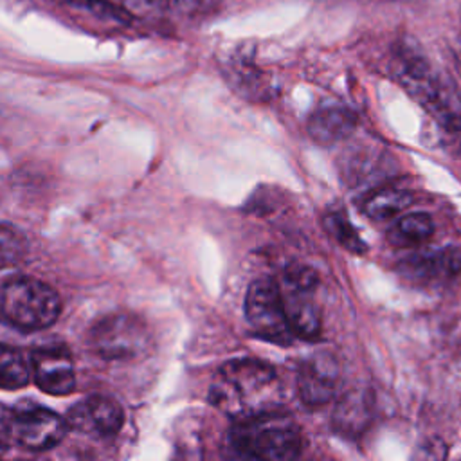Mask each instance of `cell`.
<instances>
[{"instance_id": "6da1fadb", "label": "cell", "mask_w": 461, "mask_h": 461, "mask_svg": "<svg viewBox=\"0 0 461 461\" xmlns=\"http://www.w3.org/2000/svg\"><path fill=\"white\" fill-rule=\"evenodd\" d=\"M276 384V371L258 358H234L223 364L211 385L209 398L223 412L241 418L265 409L267 394Z\"/></svg>"}, {"instance_id": "7a4b0ae2", "label": "cell", "mask_w": 461, "mask_h": 461, "mask_svg": "<svg viewBox=\"0 0 461 461\" xmlns=\"http://www.w3.org/2000/svg\"><path fill=\"white\" fill-rule=\"evenodd\" d=\"M229 439L238 456L265 461L294 459L303 447L299 427L276 411L236 418Z\"/></svg>"}, {"instance_id": "3957f363", "label": "cell", "mask_w": 461, "mask_h": 461, "mask_svg": "<svg viewBox=\"0 0 461 461\" xmlns=\"http://www.w3.org/2000/svg\"><path fill=\"white\" fill-rule=\"evenodd\" d=\"M394 76L400 85L420 101L441 124L461 126V103L456 92L432 70L427 58L411 45L400 47L393 59Z\"/></svg>"}, {"instance_id": "277c9868", "label": "cell", "mask_w": 461, "mask_h": 461, "mask_svg": "<svg viewBox=\"0 0 461 461\" xmlns=\"http://www.w3.org/2000/svg\"><path fill=\"white\" fill-rule=\"evenodd\" d=\"M0 312L18 330H45L58 321L61 299L50 285L40 279L16 277L2 288Z\"/></svg>"}, {"instance_id": "5b68a950", "label": "cell", "mask_w": 461, "mask_h": 461, "mask_svg": "<svg viewBox=\"0 0 461 461\" xmlns=\"http://www.w3.org/2000/svg\"><path fill=\"white\" fill-rule=\"evenodd\" d=\"M317 285V274L303 265L288 267L277 285L288 328L303 340H315L322 330V313L315 299Z\"/></svg>"}, {"instance_id": "8992f818", "label": "cell", "mask_w": 461, "mask_h": 461, "mask_svg": "<svg viewBox=\"0 0 461 461\" xmlns=\"http://www.w3.org/2000/svg\"><path fill=\"white\" fill-rule=\"evenodd\" d=\"M90 346L104 360L133 362L144 358L151 346L146 322L131 313H112L90 328Z\"/></svg>"}, {"instance_id": "52a82bcc", "label": "cell", "mask_w": 461, "mask_h": 461, "mask_svg": "<svg viewBox=\"0 0 461 461\" xmlns=\"http://www.w3.org/2000/svg\"><path fill=\"white\" fill-rule=\"evenodd\" d=\"M245 317L254 333L270 342L285 346L294 339L285 317L279 286L274 279L259 277L249 285Z\"/></svg>"}, {"instance_id": "ba28073f", "label": "cell", "mask_w": 461, "mask_h": 461, "mask_svg": "<svg viewBox=\"0 0 461 461\" xmlns=\"http://www.w3.org/2000/svg\"><path fill=\"white\" fill-rule=\"evenodd\" d=\"M7 427L14 441L31 452H41L59 445L68 430L67 420L45 407H29L11 412Z\"/></svg>"}, {"instance_id": "9c48e42d", "label": "cell", "mask_w": 461, "mask_h": 461, "mask_svg": "<svg viewBox=\"0 0 461 461\" xmlns=\"http://www.w3.org/2000/svg\"><path fill=\"white\" fill-rule=\"evenodd\" d=\"M340 380L337 357L330 351H315L299 364L295 384L306 405H322L337 396Z\"/></svg>"}, {"instance_id": "30bf717a", "label": "cell", "mask_w": 461, "mask_h": 461, "mask_svg": "<svg viewBox=\"0 0 461 461\" xmlns=\"http://www.w3.org/2000/svg\"><path fill=\"white\" fill-rule=\"evenodd\" d=\"M31 367L36 385L52 396H65L76 387L74 362L67 346L45 344L31 351Z\"/></svg>"}, {"instance_id": "8fae6325", "label": "cell", "mask_w": 461, "mask_h": 461, "mask_svg": "<svg viewBox=\"0 0 461 461\" xmlns=\"http://www.w3.org/2000/svg\"><path fill=\"white\" fill-rule=\"evenodd\" d=\"M67 423L76 432L95 439H104L113 438L121 430L124 423V412L115 400L103 394H92L77 402L68 411Z\"/></svg>"}, {"instance_id": "7c38bea8", "label": "cell", "mask_w": 461, "mask_h": 461, "mask_svg": "<svg viewBox=\"0 0 461 461\" xmlns=\"http://www.w3.org/2000/svg\"><path fill=\"white\" fill-rule=\"evenodd\" d=\"M373 394L367 387L344 393L333 411V429L348 438L360 436L373 418Z\"/></svg>"}, {"instance_id": "4fadbf2b", "label": "cell", "mask_w": 461, "mask_h": 461, "mask_svg": "<svg viewBox=\"0 0 461 461\" xmlns=\"http://www.w3.org/2000/svg\"><path fill=\"white\" fill-rule=\"evenodd\" d=\"M402 272L416 281H447L461 272V250L447 247L436 252L407 258Z\"/></svg>"}, {"instance_id": "5bb4252c", "label": "cell", "mask_w": 461, "mask_h": 461, "mask_svg": "<svg viewBox=\"0 0 461 461\" xmlns=\"http://www.w3.org/2000/svg\"><path fill=\"white\" fill-rule=\"evenodd\" d=\"M355 128L357 115L344 106H324L313 112L308 119L310 137L322 146H331L349 139Z\"/></svg>"}, {"instance_id": "9a60e30c", "label": "cell", "mask_w": 461, "mask_h": 461, "mask_svg": "<svg viewBox=\"0 0 461 461\" xmlns=\"http://www.w3.org/2000/svg\"><path fill=\"white\" fill-rule=\"evenodd\" d=\"M434 234V221L427 212H409L402 216L387 232V240L396 247L425 243Z\"/></svg>"}, {"instance_id": "2e32d148", "label": "cell", "mask_w": 461, "mask_h": 461, "mask_svg": "<svg viewBox=\"0 0 461 461\" xmlns=\"http://www.w3.org/2000/svg\"><path fill=\"white\" fill-rule=\"evenodd\" d=\"M412 203V194L402 187H385L373 193L364 202V212L373 220H387L402 211H405Z\"/></svg>"}, {"instance_id": "e0dca14e", "label": "cell", "mask_w": 461, "mask_h": 461, "mask_svg": "<svg viewBox=\"0 0 461 461\" xmlns=\"http://www.w3.org/2000/svg\"><path fill=\"white\" fill-rule=\"evenodd\" d=\"M31 371L25 355L13 346L0 342V389L13 391L29 384Z\"/></svg>"}, {"instance_id": "ac0fdd59", "label": "cell", "mask_w": 461, "mask_h": 461, "mask_svg": "<svg viewBox=\"0 0 461 461\" xmlns=\"http://www.w3.org/2000/svg\"><path fill=\"white\" fill-rule=\"evenodd\" d=\"M230 81L241 94H247L250 97L265 95L268 86L263 79L261 70H258L249 59H243V56H238L230 61Z\"/></svg>"}, {"instance_id": "d6986e66", "label": "cell", "mask_w": 461, "mask_h": 461, "mask_svg": "<svg viewBox=\"0 0 461 461\" xmlns=\"http://www.w3.org/2000/svg\"><path fill=\"white\" fill-rule=\"evenodd\" d=\"M27 256V240L13 225L0 223V272L20 265Z\"/></svg>"}, {"instance_id": "ffe728a7", "label": "cell", "mask_w": 461, "mask_h": 461, "mask_svg": "<svg viewBox=\"0 0 461 461\" xmlns=\"http://www.w3.org/2000/svg\"><path fill=\"white\" fill-rule=\"evenodd\" d=\"M326 230L331 234V238L342 245L344 249H348L349 252L355 254H362L366 252V243L360 238V234L357 232V229L349 223V220L342 214V212H331L326 214L322 220Z\"/></svg>"}, {"instance_id": "44dd1931", "label": "cell", "mask_w": 461, "mask_h": 461, "mask_svg": "<svg viewBox=\"0 0 461 461\" xmlns=\"http://www.w3.org/2000/svg\"><path fill=\"white\" fill-rule=\"evenodd\" d=\"M74 2H77L86 11L97 14L101 18H110V20H115V22H126L128 20V14L124 11L117 9L115 5H112L104 0H74Z\"/></svg>"}, {"instance_id": "7402d4cb", "label": "cell", "mask_w": 461, "mask_h": 461, "mask_svg": "<svg viewBox=\"0 0 461 461\" xmlns=\"http://www.w3.org/2000/svg\"><path fill=\"white\" fill-rule=\"evenodd\" d=\"M216 5H218V0H176L178 11L187 16L209 14Z\"/></svg>"}, {"instance_id": "603a6c76", "label": "cell", "mask_w": 461, "mask_h": 461, "mask_svg": "<svg viewBox=\"0 0 461 461\" xmlns=\"http://www.w3.org/2000/svg\"><path fill=\"white\" fill-rule=\"evenodd\" d=\"M5 450H7V441H5V438L0 434V456H2Z\"/></svg>"}, {"instance_id": "cb8c5ba5", "label": "cell", "mask_w": 461, "mask_h": 461, "mask_svg": "<svg viewBox=\"0 0 461 461\" xmlns=\"http://www.w3.org/2000/svg\"><path fill=\"white\" fill-rule=\"evenodd\" d=\"M457 59H459V67H461V50L457 52Z\"/></svg>"}]
</instances>
